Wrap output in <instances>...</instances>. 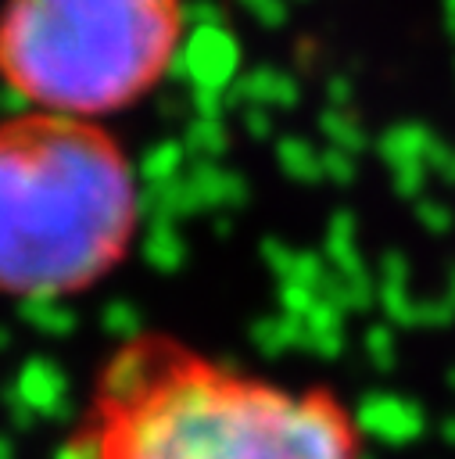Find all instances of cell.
I'll use <instances>...</instances> for the list:
<instances>
[{
    "label": "cell",
    "instance_id": "obj_3",
    "mask_svg": "<svg viewBox=\"0 0 455 459\" xmlns=\"http://www.w3.org/2000/svg\"><path fill=\"white\" fill-rule=\"evenodd\" d=\"M183 39V0H4L0 82L32 111L104 118L143 100Z\"/></svg>",
    "mask_w": 455,
    "mask_h": 459
},
{
    "label": "cell",
    "instance_id": "obj_1",
    "mask_svg": "<svg viewBox=\"0 0 455 459\" xmlns=\"http://www.w3.org/2000/svg\"><path fill=\"white\" fill-rule=\"evenodd\" d=\"M64 459H362V434L326 387H290L150 333L107 359Z\"/></svg>",
    "mask_w": 455,
    "mask_h": 459
},
{
    "label": "cell",
    "instance_id": "obj_2",
    "mask_svg": "<svg viewBox=\"0 0 455 459\" xmlns=\"http://www.w3.org/2000/svg\"><path fill=\"white\" fill-rule=\"evenodd\" d=\"M136 226L133 161L100 122L32 108L0 122V294H82L125 262Z\"/></svg>",
    "mask_w": 455,
    "mask_h": 459
}]
</instances>
